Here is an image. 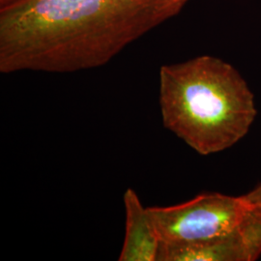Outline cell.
I'll return each instance as SVG.
<instances>
[{"label":"cell","instance_id":"obj_1","mask_svg":"<svg viewBox=\"0 0 261 261\" xmlns=\"http://www.w3.org/2000/svg\"><path fill=\"white\" fill-rule=\"evenodd\" d=\"M170 0H17L0 7V72L98 68L177 16Z\"/></svg>","mask_w":261,"mask_h":261},{"label":"cell","instance_id":"obj_2","mask_svg":"<svg viewBox=\"0 0 261 261\" xmlns=\"http://www.w3.org/2000/svg\"><path fill=\"white\" fill-rule=\"evenodd\" d=\"M159 103L165 128L202 156L232 147L256 116L254 96L245 79L212 56L162 66Z\"/></svg>","mask_w":261,"mask_h":261},{"label":"cell","instance_id":"obj_3","mask_svg":"<svg viewBox=\"0 0 261 261\" xmlns=\"http://www.w3.org/2000/svg\"><path fill=\"white\" fill-rule=\"evenodd\" d=\"M147 208L161 243L187 244L231 231L250 214L253 205L245 195L211 193L177 205Z\"/></svg>","mask_w":261,"mask_h":261},{"label":"cell","instance_id":"obj_4","mask_svg":"<svg viewBox=\"0 0 261 261\" xmlns=\"http://www.w3.org/2000/svg\"><path fill=\"white\" fill-rule=\"evenodd\" d=\"M261 255V210L227 233L200 242L161 243L157 261H253Z\"/></svg>","mask_w":261,"mask_h":261},{"label":"cell","instance_id":"obj_5","mask_svg":"<svg viewBox=\"0 0 261 261\" xmlns=\"http://www.w3.org/2000/svg\"><path fill=\"white\" fill-rule=\"evenodd\" d=\"M126 214L125 238L119 261H157L161 240L148 208L142 205L138 194L127 189L124 194Z\"/></svg>","mask_w":261,"mask_h":261},{"label":"cell","instance_id":"obj_6","mask_svg":"<svg viewBox=\"0 0 261 261\" xmlns=\"http://www.w3.org/2000/svg\"><path fill=\"white\" fill-rule=\"evenodd\" d=\"M245 196L252 205L261 210V183L258 186L255 187L250 193L245 195Z\"/></svg>","mask_w":261,"mask_h":261},{"label":"cell","instance_id":"obj_7","mask_svg":"<svg viewBox=\"0 0 261 261\" xmlns=\"http://www.w3.org/2000/svg\"><path fill=\"white\" fill-rule=\"evenodd\" d=\"M170 1H173V2H176L178 4H180V5H182V6H186L187 3L189 2V1H191V0H170Z\"/></svg>","mask_w":261,"mask_h":261},{"label":"cell","instance_id":"obj_8","mask_svg":"<svg viewBox=\"0 0 261 261\" xmlns=\"http://www.w3.org/2000/svg\"><path fill=\"white\" fill-rule=\"evenodd\" d=\"M14 1H17V0H0V7L1 6H5V5L9 4V3L14 2Z\"/></svg>","mask_w":261,"mask_h":261}]
</instances>
